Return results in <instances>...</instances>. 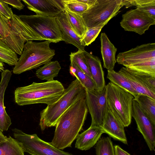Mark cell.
<instances>
[{
    "instance_id": "obj_1",
    "label": "cell",
    "mask_w": 155,
    "mask_h": 155,
    "mask_svg": "<svg viewBox=\"0 0 155 155\" xmlns=\"http://www.w3.org/2000/svg\"><path fill=\"white\" fill-rule=\"evenodd\" d=\"M88 111L86 98L71 105L59 118L51 144L61 150L71 147L82 129Z\"/></svg>"
},
{
    "instance_id": "obj_2",
    "label": "cell",
    "mask_w": 155,
    "mask_h": 155,
    "mask_svg": "<svg viewBox=\"0 0 155 155\" xmlns=\"http://www.w3.org/2000/svg\"><path fill=\"white\" fill-rule=\"evenodd\" d=\"M65 89L57 80L33 82L29 85L16 88L14 92L15 100L20 106L39 103L49 105L60 98Z\"/></svg>"
},
{
    "instance_id": "obj_3",
    "label": "cell",
    "mask_w": 155,
    "mask_h": 155,
    "mask_svg": "<svg viewBox=\"0 0 155 155\" xmlns=\"http://www.w3.org/2000/svg\"><path fill=\"white\" fill-rule=\"evenodd\" d=\"M86 96V89L76 78L65 89L58 100L41 112L39 125L41 130L55 126L60 117L71 105Z\"/></svg>"
},
{
    "instance_id": "obj_4",
    "label": "cell",
    "mask_w": 155,
    "mask_h": 155,
    "mask_svg": "<svg viewBox=\"0 0 155 155\" xmlns=\"http://www.w3.org/2000/svg\"><path fill=\"white\" fill-rule=\"evenodd\" d=\"M116 61L129 71L140 74L155 77V43L137 46L119 53Z\"/></svg>"
},
{
    "instance_id": "obj_5",
    "label": "cell",
    "mask_w": 155,
    "mask_h": 155,
    "mask_svg": "<svg viewBox=\"0 0 155 155\" xmlns=\"http://www.w3.org/2000/svg\"><path fill=\"white\" fill-rule=\"evenodd\" d=\"M51 41H26L21 56L13 70L14 74H20L36 68L50 62L55 55L54 49H51Z\"/></svg>"
},
{
    "instance_id": "obj_6",
    "label": "cell",
    "mask_w": 155,
    "mask_h": 155,
    "mask_svg": "<svg viewBox=\"0 0 155 155\" xmlns=\"http://www.w3.org/2000/svg\"><path fill=\"white\" fill-rule=\"evenodd\" d=\"M0 37L12 50L20 55L25 43L31 41L28 24L14 14L9 19L0 13Z\"/></svg>"
},
{
    "instance_id": "obj_7",
    "label": "cell",
    "mask_w": 155,
    "mask_h": 155,
    "mask_svg": "<svg viewBox=\"0 0 155 155\" xmlns=\"http://www.w3.org/2000/svg\"><path fill=\"white\" fill-rule=\"evenodd\" d=\"M29 28L31 41L47 40L57 43L63 41L55 17L35 15H20Z\"/></svg>"
},
{
    "instance_id": "obj_8",
    "label": "cell",
    "mask_w": 155,
    "mask_h": 155,
    "mask_svg": "<svg viewBox=\"0 0 155 155\" xmlns=\"http://www.w3.org/2000/svg\"><path fill=\"white\" fill-rule=\"evenodd\" d=\"M106 85L107 106L124 127L131 124L133 96L113 83Z\"/></svg>"
},
{
    "instance_id": "obj_9",
    "label": "cell",
    "mask_w": 155,
    "mask_h": 155,
    "mask_svg": "<svg viewBox=\"0 0 155 155\" xmlns=\"http://www.w3.org/2000/svg\"><path fill=\"white\" fill-rule=\"evenodd\" d=\"M123 6L124 0H96L82 15L86 29L110 20Z\"/></svg>"
},
{
    "instance_id": "obj_10",
    "label": "cell",
    "mask_w": 155,
    "mask_h": 155,
    "mask_svg": "<svg viewBox=\"0 0 155 155\" xmlns=\"http://www.w3.org/2000/svg\"><path fill=\"white\" fill-rule=\"evenodd\" d=\"M14 139L24 152L31 155H73L58 149L37 134H28L16 128L12 130Z\"/></svg>"
},
{
    "instance_id": "obj_11",
    "label": "cell",
    "mask_w": 155,
    "mask_h": 155,
    "mask_svg": "<svg viewBox=\"0 0 155 155\" xmlns=\"http://www.w3.org/2000/svg\"><path fill=\"white\" fill-rule=\"evenodd\" d=\"M87 105L91 118V126L102 127L107 109L106 85L102 89H86Z\"/></svg>"
},
{
    "instance_id": "obj_12",
    "label": "cell",
    "mask_w": 155,
    "mask_h": 155,
    "mask_svg": "<svg viewBox=\"0 0 155 155\" xmlns=\"http://www.w3.org/2000/svg\"><path fill=\"white\" fill-rule=\"evenodd\" d=\"M122 18L120 25L125 31L140 35L144 34L150 26L155 24V18L136 8L127 11Z\"/></svg>"
},
{
    "instance_id": "obj_13",
    "label": "cell",
    "mask_w": 155,
    "mask_h": 155,
    "mask_svg": "<svg viewBox=\"0 0 155 155\" xmlns=\"http://www.w3.org/2000/svg\"><path fill=\"white\" fill-rule=\"evenodd\" d=\"M132 116L136 123L137 130L142 135L150 150L153 151L155 147V125L143 112L134 99Z\"/></svg>"
},
{
    "instance_id": "obj_14",
    "label": "cell",
    "mask_w": 155,
    "mask_h": 155,
    "mask_svg": "<svg viewBox=\"0 0 155 155\" xmlns=\"http://www.w3.org/2000/svg\"><path fill=\"white\" fill-rule=\"evenodd\" d=\"M28 9L36 15L55 17L64 11L61 0H22Z\"/></svg>"
},
{
    "instance_id": "obj_15",
    "label": "cell",
    "mask_w": 155,
    "mask_h": 155,
    "mask_svg": "<svg viewBox=\"0 0 155 155\" xmlns=\"http://www.w3.org/2000/svg\"><path fill=\"white\" fill-rule=\"evenodd\" d=\"M101 127L104 133L107 134L110 137L125 144H127L124 127L108 106Z\"/></svg>"
},
{
    "instance_id": "obj_16",
    "label": "cell",
    "mask_w": 155,
    "mask_h": 155,
    "mask_svg": "<svg viewBox=\"0 0 155 155\" xmlns=\"http://www.w3.org/2000/svg\"><path fill=\"white\" fill-rule=\"evenodd\" d=\"M55 17L62 37L63 41L66 43L73 45L78 50H85V47L81 43V38L77 34L70 26L65 12H61Z\"/></svg>"
},
{
    "instance_id": "obj_17",
    "label": "cell",
    "mask_w": 155,
    "mask_h": 155,
    "mask_svg": "<svg viewBox=\"0 0 155 155\" xmlns=\"http://www.w3.org/2000/svg\"><path fill=\"white\" fill-rule=\"evenodd\" d=\"M104 133L101 127L90 126L87 129L78 134L76 138L75 147L82 150L90 149L96 144Z\"/></svg>"
},
{
    "instance_id": "obj_18",
    "label": "cell",
    "mask_w": 155,
    "mask_h": 155,
    "mask_svg": "<svg viewBox=\"0 0 155 155\" xmlns=\"http://www.w3.org/2000/svg\"><path fill=\"white\" fill-rule=\"evenodd\" d=\"M12 75L8 69L4 70L1 73L0 82V131H7L12 124L9 116L6 111L4 105V97L5 90Z\"/></svg>"
},
{
    "instance_id": "obj_19",
    "label": "cell",
    "mask_w": 155,
    "mask_h": 155,
    "mask_svg": "<svg viewBox=\"0 0 155 155\" xmlns=\"http://www.w3.org/2000/svg\"><path fill=\"white\" fill-rule=\"evenodd\" d=\"M84 54L87 61L92 79L96 85V90L103 89L106 84L100 59L97 56L85 50Z\"/></svg>"
},
{
    "instance_id": "obj_20",
    "label": "cell",
    "mask_w": 155,
    "mask_h": 155,
    "mask_svg": "<svg viewBox=\"0 0 155 155\" xmlns=\"http://www.w3.org/2000/svg\"><path fill=\"white\" fill-rule=\"evenodd\" d=\"M100 39L104 67L107 70L114 69L117 62L115 56L117 48L111 42L105 33H101Z\"/></svg>"
},
{
    "instance_id": "obj_21",
    "label": "cell",
    "mask_w": 155,
    "mask_h": 155,
    "mask_svg": "<svg viewBox=\"0 0 155 155\" xmlns=\"http://www.w3.org/2000/svg\"><path fill=\"white\" fill-rule=\"evenodd\" d=\"M118 71L127 79L134 90L139 94L145 95L155 99V93L147 87L137 74L125 67L121 68Z\"/></svg>"
},
{
    "instance_id": "obj_22",
    "label": "cell",
    "mask_w": 155,
    "mask_h": 155,
    "mask_svg": "<svg viewBox=\"0 0 155 155\" xmlns=\"http://www.w3.org/2000/svg\"><path fill=\"white\" fill-rule=\"evenodd\" d=\"M61 68L58 61H51L37 70L36 75L40 80L52 81L58 76Z\"/></svg>"
},
{
    "instance_id": "obj_23",
    "label": "cell",
    "mask_w": 155,
    "mask_h": 155,
    "mask_svg": "<svg viewBox=\"0 0 155 155\" xmlns=\"http://www.w3.org/2000/svg\"><path fill=\"white\" fill-rule=\"evenodd\" d=\"M107 78L110 82L130 93L134 98L139 95L134 90L127 79L118 71H116L114 69L107 70Z\"/></svg>"
},
{
    "instance_id": "obj_24",
    "label": "cell",
    "mask_w": 155,
    "mask_h": 155,
    "mask_svg": "<svg viewBox=\"0 0 155 155\" xmlns=\"http://www.w3.org/2000/svg\"><path fill=\"white\" fill-rule=\"evenodd\" d=\"M134 99L143 112L155 125V99L143 94H139Z\"/></svg>"
},
{
    "instance_id": "obj_25",
    "label": "cell",
    "mask_w": 155,
    "mask_h": 155,
    "mask_svg": "<svg viewBox=\"0 0 155 155\" xmlns=\"http://www.w3.org/2000/svg\"><path fill=\"white\" fill-rule=\"evenodd\" d=\"M71 64L69 72L71 74L76 77L86 89H96V86L93 80L83 72L74 60L70 57Z\"/></svg>"
},
{
    "instance_id": "obj_26",
    "label": "cell",
    "mask_w": 155,
    "mask_h": 155,
    "mask_svg": "<svg viewBox=\"0 0 155 155\" xmlns=\"http://www.w3.org/2000/svg\"><path fill=\"white\" fill-rule=\"evenodd\" d=\"M124 6L126 8L135 6L155 18V0H124Z\"/></svg>"
},
{
    "instance_id": "obj_27",
    "label": "cell",
    "mask_w": 155,
    "mask_h": 155,
    "mask_svg": "<svg viewBox=\"0 0 155 155\" xmlns=\"http://www.w3.org/2000/svg\"><path fill=\"white\" fill-rule=\"evenodd\" d=\"M64 12L70 26L81 39L87 29L82 15L72 12L65 9Z\"/></svg>"
},
{
    "instance_id": "obj_28",
    "label": "cell",
    "mask_w": 155,
    "mask_h": 155,
    "mask_svg": "<svg viewBox=\"0 0 155 155\" xmlns=\"http://www.w3.org/2000/svg\"><path fill=\"white\" fill-rule=\"evenodd\" d=\"M0 155H24V152L15 140L9 136L0 143Z\"/></svg>"
},
{
    "instance_id": "obj_29",
    "label": "cell",
    "mask_w": 155,
    "mask_h": 155,
    "mask_svg": "<svg viewBox=\"0 0 155 155\" xmlns=\"http://www.w3.org/2000/svg\"><path fill=\"white\" fill-rule=\"evenodd\" d=\"M0 60L9 65H15L18 58L17 54L12 50L0 37Z\"/></svg>"
},
{
    "instance_id": "obj_30",
    "label": "cell",
    "mask_w": 155,
    "mask_h": 155,
    "mask_svg": "<svg viewBox=\"0 0 155 155\" xmlns=\"http://www.w3.org/2000/svg\"><path fill=\"white\" fill-rule=\"evenodd\" d=\"M95 148L96 155H115L114 146L110 137L100 138Z\"/></svg>"
},
{
    "instance_id": "obj_31",
    "label": "cell",
    "mask_w": 155,
    "mask_h": 155,
    "mask_svg": "<svg viewBox=\"0 0 155 155\" xmlns=\"http://www.w3.org/2000/svg\"><path fill=\"white\" fill-rule=\"evenodd\" d=\"M64 9L76 14L82 15L89 7L81 2L80 0H61Z\"/></svg>"
},
{
    "instance_id": "obj_32",
    "label": "cell",
    "mask_w": 155,
    "mask_h": 155,
    "mask_svg": "<svg viewBox=\"0 0 155 155\" xmlns=\"http://www.w3.org/2000/svg\"><path fill=\"white\" fill-rule=\"evenodd\" d=\"M109 21H107L96 26L87 28L81 40L82 45L84 47L87 46L95 41L102 28Z\"/></svg>"
},
{
    "instance_id": "obj_33",
    "label": "cell",
    "mask_w": 155,
    "mask_h": 155,
    "mask_svg": "<svg viewBox=\"0 0 155 155\" xmlns=\"http://www.w3.org/2000/svg\"><path fill=\"white\" fill-rule=\"evenodd\" d=\"M84 51L78 50L76 52H71L70 57L74 60L83 72L92 78L87 61L84 54Z\"/></svg>"
},
{
    "instance_id": "obj_34",
    "label": "cell",
    "mask_w": 155,
    "mask_h": 155,
    "mask_svg": "<svg viewBox=\"0 0 155 155\" xmlns=\"http://www.w3.org/2000/svg\"><path fill=\"white\" fill-rule=\"evenodd\" d=\"M0 13L4 17L9 19H11L14 14L12 8L8 4L0 0Z\"/></svg>"
},
{
    "instance_id": "obj_35",
    "label": "cell",
    "mask_w": 155,
    "mask_h": 155,
    "mask_svg": "<svg viewBox=\"0 0 155 155\" xmlns=\"http://www.w3.org/2000/svg\"><path fill=\"white\" fill-rule=\"evenodd\" d=\"M4 2L12 6L13 8L18 10L23 9L25 5L21 2V0H2Z\"/></svg>"
},
{
    "instance_id": "obj_36",
    "label": "cell",
    "mask_w": 155,
    "mask_h": 155,
    "mask_svg": "<svg viewBox=\"0 0 155 155\" xmlns=\"http://www.w3.org/2000/svg\"><path fill=\"white\" fill-rule=\"evenodd\" d=\"M114 149L115 155H130L118 145H115L114 146Z\"/></svg>"
},
{
    "instance_id": "obj_37",
    "label": "cell",
    "mask_w": 155,
    "mask_h": 155,
    "mask_svg": "<svg viewBox=\"0 0 155 155\" xmlns=\"http://www.w3.org/2000/svg\"><path fill=\"white\" fill-rule=\"evenodd\" d=\"M80 1L90 7L93 5L96 2V0H80Z\"/></svg>"
},
{
    "instance_id": "obj_38",
    "label": "cell",
    "mask_w": 155,
    "mask_h": 155,
    "mask_svg": "<svg viewBox=\"0 0 155 155\" xmlns=\"http://www.w3.org/2000/svg\"><path fill=\"white\" fill-rule=\"evenodd\" d=\"M7 138L3 134L1 131H0V143L6 140Z\"/></svg>"
},
{
    "instance_id": "obj_39",
    "label": "cell",
    "mask_w": 155,
    "mask_h": 155,
    "mask_svg": "<svg viewBox=\"0 0 155 155\" xmlns=\"http://www.w3.org/2000/svg\"><path fill=\"white\" fill-rule=\"evenodd\" d=\"M4 62L0 60V72L4 70Z\"/></svg>"
}]
</instances>
